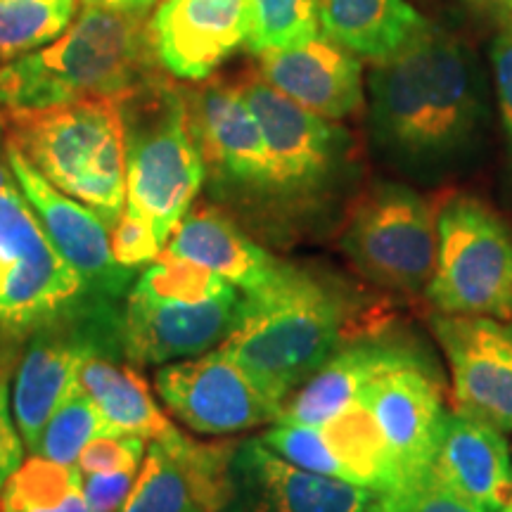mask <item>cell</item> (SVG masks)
<instances>
[{"instance_id": "obj_4", "label": "cell", "mask_w": 512, "mask_h": 512, "mask_svg": "<svg viewBox=\"0 0 512 512\" xmlns=\"http://www.w3.org/2000/svg\"><path fill=\"white\" fill-rule=\"evenodd\" d=\"M162 74L147 19L81 8L53 43L0 64V121L88 98L124 100Z\"/></svg>"}, {"instance_id": "obj_26", "label": "cell", "mask_w": 512, "mask_h": 512, "mask_svg": "<svg viewBox=\"0 0 512 512\" xmlns=\"http://www.w3.org/2000/svg\"><path fill=\"white\" fill-rule=\"evenodd\" d=\"M79 384L91 394L107 422L121 434H136L145 441L171 444L183 437L150 392V382L133 366L95 354L83 363Z\"/></svg>"}, {"instance_id": "obj_12", "label": "cell", "mask_w": 512, "mask_h": 512, "mask_svg": "<svg viewBox=\"0 0 512 512\" xmlns=\"http://www.w3.org/2000/svg\"><path fill=\"white\" fill-rule=\"evenodd\" d=\"M155 389L176 420L207 437L273 425L283 408L261 392L221 344L200 356L166 363L155 373Z\"/></svg>"}, {"instance_id": "obj_6", "label": "cell", "mask_w": 512, "mask_h": 512, "mask_svg": "<svg viewBox=\"0 0 512 512\" xmlns=\"http://www.w3.org/2000/svg\"><path fill=\"white\" fill-rule=\"evenodd\" d=\"M5 138L72 200L114 228L126 207V150L119 100L88 98L0 121Z\"/></svg>"}, {"instance_id": "obj_25", "label": "cell", "mask_w": 512, "mask_h": 512, "mask_svg": "<svg viewBox=\"0 0 512 512\" xmlns=\"http://www.w3.org/2000/svg\"><path fill=\"white\" fill-rule=\"evenodd\" d=\"M427 27L408 0H320L323 36L373 64L401 53Z\"/></svg>"}, {"instance_id": "obj_3", "label": "cell", "mask_w": 512, "mask_h": 512, "mask_svg": "<svg viewBox=\"0 0 512 512\" xmlns=\"http://www.w3.org/2000/svg\"><path fill=\"white\" fill-rule=\"evenodd\" d=\"M86 330L119 342L121 311L62 259L5 155L0 126V361L43 332Z\"/></svg>"}, {"instance_id": "obj_27", "label": "cell", "mask_w": 512, "mask_h": 512, "mask_svg": "<svg viewBox=\"0 0 512 512\" xmlns=\"http://www.w3.org/2000/svg\"><path fill=\"white\" fill-rule=\"evenodd\" d=\"M0 512H91L79 465L31 456L0 489Z\"/></svg>"}, {"instance_id": "obj_34", "label": "cell", "mask_w": 512, "mask_h": 512, "mask_svg": "<svg viewBox=\"0 0 512 512\" xmlns=\"http://www.w3.org/2000/svg\"><path fill=\"white\" fill-rule=\"evenodd\" d=\"M491 62H494L498 114H501L505 138L512 150V15L501 19L494 46H491Z\"/></svg>"}, {"instance_id": "obj_15", "label": "cell", "mask_w": 512, "mask_h": 512, "mask_svg": "<svg viewBox=\"0 0 512 512\" xmlns=\"http://www.w3.org/2000/svg\"><path fill=\"white\" fill-rule=\"evenodd\" d=\"M240 441H150L119 512H228L233 456Z\"/></svg>"}, {"instance_id": "obj_5", "label": "cell", "mask_w": 512, "mask_h": 512, "mask_svg": "<svg viewBox=\"0 0 512 512\" xmlns=\"http://www.w3.org/2000/svg\"><path fill=\"white\" fill-rule=\"evenodd\" d=\"M242 292L209 268L162 252L136 275L121 311L119 347L133 366H166L219 347Z\"/></svg>"}, {"instance_id": "obj_18", "label": "cell", "mask_w": 512, "mask_h": 512, "mask_svg": "<svg viewBox=\"0 0 512 512\" xmlns=\"http://www.w3.org/2000/svg\"><path fill=\"white\" fill-rule=\"evenodd\" d=\"M249 0H162L147 31L155 60L178 81H209L245 48Z\"/></svg>"}, {"instance_id": "obj_8", "label": "cell", "mask_w": 512, "mask_h": 512, "mask_svg": "<svg viewBox=\"0 0 512 512\" xmlns=\"http://www.w3.org/2000/svg\"><path fill=\"white\" fill-rule=\"evenodd\" d=\"M437 268L425 299L437 313L512 320V226L463 192L437 207Z\"/></svg>"}, {"instance_id": "obj_24", "label": "cell", "mask_w": 512, "mask_h": 512, "mask_svg": "<svg viewBox=\"0 0 512 512\" xmlns=\"http://www.w3.org/2000/svg\"><path fill=\"white\" fill-rule=\"evenodd\" d=\"M162 252L209 268L240 292L268 283L283 264L254 238H249L233 216L204 202L192 204L185 211Z\"/></svg>"}, {"instance_id": "obj_36", "label": "cell", "mask_w": 512, "mask_h": 512, "mask_svg": "<svg viewBox=\"0 0 512 512\" xmlns=\"http://www.w3.org/2000/svg\"><path fill=\"white\" fill-rule=\"evenodd\" d=\"M24 441L17 430L8 392V373H0V489L24 458Z\"/></svg>"}, {"instance_id": "obj_23", "label": "cell", "mask_w": 512, "mask_h": 512, "mask_svg": "<svg viewBox=\"0 0 512 512\" xmlns=\"http://www.w3.org/2000/svg\"><path fill=\"white\" fill-rule=\"evenodd\" d=\"M430 475L489 512H498L512 496V458L505 434L463 413L448 411Z\"/></svg>"}, {"instance_id": "obj_37", "label": "cell", "mask_w": 512, "mask_h": 512, "mask_svg": "<svg viewBox=\"0 0 512 512\" xmlns=\"http://www.w3.org/2000/svg\"><path fill=\"white\" fill-rule=\"evenodd\" d=\"M79 3L83 8H98L107 12H117V15L150 19L159 0H79Z\"/></svg>"}, {"instance_id": "obj_31", "label": "cell", "mask_w": 512, "mask_h": 512, "mask_svg": "<svg viewBox=\"0 0 512 512\" xmlns=\"http://www.w3.org/2000/svg\"><path fill=\"white\" fill-rule=\"evenodd\" d=\"M368 512H489L470 498L439 484L432 475L382 491H370Z\"/></svg>"}, {"instance_id": "obj_30", "label": "cell", "mask_w": 512, "mask_h": 512, "mask_svg": "<svg viewBox=\"0 0 512 512\" xmlns=\"http://www.w3.org/2000/svg\"><path fill=\"white\" fill-rule=\"evenodd\" d=\"M318 29L320 0H249L245 48L261 55L302 46Z\"/></svg>"}, {"instance_id": "obj_9", "label": "cell", "mask_w": 512, "mask_h": 512, "mask_svg": "<svg viewBox=\"0 0 512 512\" xmlns=\"http://www.w3.org/2000/svg\"><path fill=\"white\" fill-rule=\"evenodd\" d=\"M339 247L373 285L418 297L437 268V207L403 183H375L351 204Z\"/></svg>"}, {"instance_id": "obj_19", "label": "cell", "mask_w": 512, "mask_h": 512, "mask_svg": "<svg viewBox=\"0 0 512 512\" xmlns=\"http://www.w3.org/2000/svg\"><path fill=\"white\" fill-rule=\"evenodd\" d=\"M230 472L228 512H368V489L292 465L259 437L240 441Z\"/></svg>"}, {"instance_id": "obj_17", "label": "cell", "mask_w": 512, "mask_h": 512, "mask_svg": "<svg viewBox=\"0 0 512 512\" xmlns=\"http://www.w3.org/2000/svg\"><path fill=\"white\" fill-rule=\"evenodd\" d=\"M358 401L373 415L401 467L403 482L430 475L434 448L448 415L444 387L432 358L389 370Z\"/></svg>"}, {"instance_id": "obj_16", "label": "cell", "mask_w": 512, "mask_h": 512, "mask_svg": "<svg viewBox=\"0 0 512 512\" xmlns=\"http://www.w3.org/2000/svg\"><path fill=\"white\" fill-rule=\"evenodd\" d=\"M5 155L19 188L62 259L86 280L98 297L119 306L131 290L138 271L117 264L112 254L110 228L105 226V221L86 204L72 200L53 183H48L8 138H5Z\"/></svg>"}, {"instance_id": "obj_32", "label": "cell", "mask_w": 512, "mask_h": 512, "mask_svg": "<svg viewBox=\"0 0 512 512\" xmlns=\"http://www.w3.org/2000/svg\"><path fill=\"white\" fill-rule=\"evenodd\" d=\"M145 439L136 434H107L93 439L81 451L79 470L83 475H100V472H138V465L145 458Z\"/></svg>"}, {"instance_id": "obj_20", "label": "cell", "mask_w": 512, "mask_h": 512, "mask_svg": "<svg viewBox=\"0 0 512 512\" xmlns=\"http://www.w3.org/2000/svg\"><path fill=\"white\" fill-rule=\"evenodd\" d=\"M430 358L406 337L363 332L342 344L280 408L273 425H323L356 406L363 392L389 370Z\"/></svg>"}, {"instance_id": "obj_14", "label": "cell", "mask_w": 512, "mask_h": 512, "mask_svg": "<svg viewBox=\"0 0 512 512\" xmlns=\"http://www.w3.org/2000/svg\"><path fill=\"white\" fill-rule=\"evenodd\" d=\"M259 439L292 465L368 491L403 482L399 463L361 401L323 425H273Z\"/></svg>"}, {"instance_id": "obj_39", "label": "cell", "mask_w": 512, "mask_h": 512, "mask_svg": "<svg viewBox=\"0 0 512 512\" xmlns=\"http://www.w3.org/2000/svg\"><path fill=\"white\" fill-rule=\"evenodd\" d=\"M498 512H512V496L508 498V501H505V505Z\"/></svg>"}, {"instance_id": "obj_28", "label": "cell", "mask_w": 512, "mask_h": 512, "mask_svg": "<svg viewBox=\"0 0 512 512\" xmlns=\"http://www.w3.org/2000/svg\"><path fill=\"white\" fill-rule=\"evenodd\" d=\"M79 15V0H0V64L60 38Z\"/></svg>"}, {"instance_id": "obj_13", "label": "cell", "mask_w": 512, "mask_h": 512, "mask_svg": "<svg viewBox=\"0 0 512 512\" xmlns=\"http://www.w3.org/2000/svg\"><path fill=\"white\" fill-rule=\"evenodd\" d=\"M430 328L451 370L456 411L512 432V320L434 313Z\"/></svg>"}, {"instance_id": "obj_38", "label": "cell", "mask_w": 512, "mask_h": 512, "mask_svg": "<svg viewBox=\"0 0 512 512\" xmlns=\"http://www.w3.org/2000/svg\"><path fill=\"white\" fill-rule=\"evenodd\" d=\"M465 3L472 5V8L482 10V12L498 15L501 19L512 15V0H465Z\"/></svg>"}, {"instance_id": "obj_1", "label": "cell", "mask_w": 512, "mask_h": 512, "mask_svg": "<svg viewBox=\"0 0 512 512\" xmlns=\"http://www.w3.org/2000/svg\"><path fill=\"white\" fill-rule=\"evenodd\" d=\"M370 133L403 174L437 181L482 143L489 102L484 79L458 36L427 27L368 76Z\"/></svg>"}, {"instance_id": "obj_35", "label": "cell", "mask_w": 512, "mask_h": 512, "mask_svg": "<svg viewBox=\"0 0 512 512\" xmlns=\"http://www.w3.org/2000/svg\"><path fill=\"white\" fill-rule=\"evenodd\" d=\"M136 472H100L83 475V496L91 512H119L131 494Z\"/></svg>"}, {"instance_id": "obj_2", "label": "cell", "mask_w": 512, "mask_h": 512, "mask_svg": "<svg viewBox=\"0 0 512 512\" xmlns=\"http://www.w3.org/2000/svg\"><path fill=\"white\" fill-rule=\"evenodd\" d=\"M358 313L339 280L283 261L268 283L242 292L238 320L221 347L283 406L342 344L361 335Z\"/></svg>"}, {"instance_id": "obj_22", "label": "cell", "mask_w": 512, "mask_h": 512, "mask_svg": "<svg viewBox=\"0 0 512 512\" xmlns=\"http://www.w3.org/2000/svg\"><path fill=\"white\" fill-rule=\"evenodd\" d=\"M259 79L318 117L339 121L363 105V62L325 36L256 55Z\"/></svg>"}, {"instance_id": "obj_33", "label": "cell", "mask_w": 512, "mask_h": 512, "mask_svg": "<svg viewBox=\"0 0 512 512\" xmlns=\"http://www.w3.org/2000/svg\"><path fill=\"white\" fill-rule=\"evenodd\" d=\"M112 240V254L117 259V264L133 268V271H143L147 264L157 259L162 254V242L157 240L155 228L147 223L143 216L136 211L126 209L119 216V221L114 223L110 230Z\"/></svg>"}, {"instance_id": "obj_11", "label": "cell", "mask_w": 512, "mask_h": 512, "mask_svg": "<svg viewBox=\"0 0 512 512\" xmlns=\"http://www.w3.org/2000/svg\"><path fill=\"white\" fill-rule=\"evenodd\" d=\"M190 126L204 162V178L219 197L271 204V157L242 86L204 83L185 91Z\"/></svg>"}, {"instance_id": "obj_10", "label": "cell", "mask_w": 512, "mask_h": 512, "mask_svg": "<svg viewBox=\"0 0 512 512\" xmlns=\"http://www.w3.org/2000/svg\"><path fill=\"white\" fill-rule=\"evenodd\" d=\"M240 86L268 145L271 204H316L342 185L354 157L347 128L304 110L259 76Z\"/></svg>"}, {"instance_id": "obj_29", "label": "cell", "mask_w": 512, "mask_h": 512, "mask_svg": "<svg viewBox=\"0 0 512 512\" xmlns=\"http://www.w3.org/2000/svg\"><path fill=\"white\" fill-rule=\"evenodd\" d=\"M107 434H121L105 415L91 394L76 384V389L60 403V408L50 415L43 427L36 446L31 448V456H41L55 463L76 465L81 451L91 444L93 439L107 437Z\"/></svg>"}, {"instance_id": "obj_7", "label": "cell", "mask_w": 512, "mask_h": 512, "mask_svg": "<svg viewBox=\"0 0 512 512\" xmlns=\"http://www.w3.org/2000/svg\"><path fill=\"white\" fill-rule=\"evenodd\" d=\"M126 150V209L166 247L204 183V162L183 88L159 76L119 100Z\"/></svg>"}, {"instance_id": "obj_21", "label": "cell", "mask_w": 512, "mask_h": 512, "mask_svg": "<svg viewBox=\"0 0 512 512\" xmlns=\"http://www.w3.org/2000/svg\"><path fill=\"white\" fill-rule=\"evenodd\" d=\"M114 344L119 347L117 339L98 332L60 330L43 332L22 349L10 403L29 453L50 415L76 389L83 363L95 354L110 356Z\"/></svg>"}]
</instances>
